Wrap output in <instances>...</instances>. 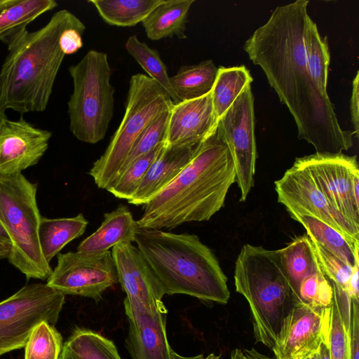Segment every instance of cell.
<instances>
[{
    "label": "cell",
    "instance_id": "12",
    "mask_svg": "<svg viewBox=\"0 0 359 359\" xmlns=\"http://www.w3.org/2000/svg\"><path fill=\"white\" fill-rule=\"evenodd\" d=\"M217 130L231 154L236 182L243 202L254 186L257 149L251 85L245 87L217 123Z\"/></svg>",
    "mask_w": 359,
    "mask_h": 359
},
{
    "label": "cell",
    "instance_id": "5",
    "mask_svg": "<svg viewBox=\"0 0 359 359\" xmlns=\"http://www.w3.org/2000/svg\"><path fill=\"white\" fill-rule=\"evenodd\" d=\"M234 285L250 306L254 337L272 349L284 318L299 302L278 250L244 245L236 261Z\"/></svg>",
    "mask_w": 359,
    "mask_h": 359
},
{
    "label": "cell",
    "instance_id": "15",
    "mask_svg": "<svg viewBox=\"0 0 359 359\" xmlns=\"http://www.w3.org/2000/svg\"><path fill=\"white\" fill-rule=\"evenodd\" d=\"M129 328L126 348L133 359H171L164 305L149 307L133 299H124Z\"/></svg>",
    "mask_w": 359,
    "mask_h": 359
},
{
    "label": "cell",
    "instance_id": "44",
    "mask_svg": "<svg viewBox=\"0 0 359 359\" xmlns=\"http://www.w3.org/2000/svg\"><path fill=\"white\" fill-rule=\"evenodd\" d=\"M11 251V244L2 241H0V260L8 258Z\"/></svg>",
    "mask_w": 359,
    "mask_h": 359
},
{
    "label": "cell",
    "instance_id": "46",
    "mask_svg": "<svg viewBox=\"0 0 359 359\" xmlns=\"http://www.w3.org/2000/svg\"><path fill=\"white\" fill-rule=\"evenodd\" d=\"M0 241H4L6 243H9L11 244L9 237H8L6 231L4 229L3 226L1 224V223H0Z\"/></svg>",
    "mask_w": 359,
    "mask_h": 359
},
{
    "label": "cell",
    "instance_id": "42",
    "mask_svg": "<svg viewBox=\"0 0 359 359\" xmlns=\"http://www.w3.org/2000/svg\"><path fill=\"white\" fill-rule=\"evenodd\" d=\"M171 359H220V357L215 353H210L207 356L200 354L194 356L187 357L181 355L172 350Z\"/></svg>",
    "mask_w": 359,
    "mask_h": 359
},
{
    "label": "cell",
    "instance_id": "39",
    "mask_svg": "<svg viewBox=\"0 0 359 359\" xmlns=\"http://www.w3.org/2000/svg\"><path fill=\"white\" fill-rule=\"evenodd\" d=\"M350 346L351 359H359V299L351 301Z\"/></svg>",
    "mask_w": 359,
    "mask_h": 359
},
{
    "label": "cell",
    "instance_id": "29",
    "mask_svg": "<svg viewBox=\"0 0 359 359\" xmlns=\"http://www.w3.org/2000/svg\"><path fill=\"white\" fill-rule=\"evenodd\" d=\"M253 81L244 65L218 67L217 77L211 90L215 116L218 120L228 110L245 87Z\"/></svg>",
    "mask_w": 359,
    "mask_h": 359
},
{
    "label": "cell",
    "instance_id": "28",
    "mask_svg": "<svg viewBox=\"0 0 359 359\" xmlns=\"http://www.w3.org/2000/svg\"><path fill=\"white\" fill-rule=\"evenodd\" d=\"M164 0H90L110 25L129 27L142 21Z\"/></svg>",
    "mask_w": 359,
    "mask_h": 359
},
{
    "label": "cell",
    "instance_id": "43",
    "mask_svg": "<svg viewBox=\"0 0 359 359\" xmlns=\"http://www.w3.org/2000/svg\"><path fill=\"white\" fill-rule=\"evenodd\" d=\"M318 359H331L329 341L323 342L318 350Z\"/></svg>",
    "mask_w": 359,
    "mask_h": 359
},
{
    "label": "cell",
    "instance_id": "3",
    "mask_svg": "<svg viewBox=\"0 0 359 359\" xmlns=\"http://www.w3.org/2000/svg\"><path fill=\"white\" fill-rule=\"evenodd\" d=\"M68 28L85 31V25L72 12L55 13L43 27L27 29L8 45L0 70V109L20 114L42 112L48 104L65 57L59 39Z\"/></svg>",
    "mask_w": 359,
    "mask_h": 359
},
{
    "label": "cell",
    "instance_id": "31",
    "mask_svg": "<svg viewBox=\"0 0 359 359\" xmlns=\"http://www.w3.org/2000/svg\"><path fill=\"white\" fill-rule=\"evenodd\" d=\"M125 47L149 77L168 93L172 102L175 104L180 102L171 86L167 67L158 51L151 48L145 42L140 41L136 35L128 38Z\"/></svg>",
    "mask_w": 359,
    "mask_h": 359
},
{
    "label": "cell",
    "instance_id": "32",
    "mask_svg": "<svg viewBox=\"0 0 359 359\" xmlns=\"http://www.w3.org/2000/svg\"><path fill=\"white\" fill-rule=\"evenodd\" d=\"M65 344L76 359H122L112 341L90 330H75Z\"/></svg>",
    "mask_w": 359,
    "mask_h": 359
},
{
    "label": "cell",
    "instance_id": "33",
    "mask_svg": "<svg viewBox=\"0 0 359 359\" xmlns=\"http://www.w3.org/2000/svg\"><path fill=\"white\" fill-rule=\"evenodd\" d=\"M164 145L163 142L150 152L137 158L107 190L116 198L129 201L135 194Z\"/></svg>",
    "mask_w": 359,
    "mask_h": 359
},
{
    "label": "cell",
    "instance_id": "25",
    "mask_svg": "<svg viewBox=\"0 0 359 359\" xmlns=\"http://www.w3.org/2000/svg\"><path fill=\"white\" fill-rule=\"evenodd\" d=\"M88 223L82 213L72 217L49 219L41 217L39 241L46 262L50 264L67 244L83 235Z\"/></svg>",
    "mask_w": 359,
    "mask_h": 359
},
{
    "label": "cell",
    "instance_id": "4",
    "mask_svg": "<svg viewBox=\"0 0 359 359\" xmlns=\"http://www.w3.org/2000/svg\"><path fill=\"white\" fill-rule=\"evenodd\" d=\"M135 242L164 294L228 302L227 278L213 252L196 235L138 229Z\"/></svg>",
    "mask_w": 359,
    "mask_h": 359
},
{
    "label": "cell",
    "instance_id": "6",
    "mask_svg": "<svg viewBox=\"0 0 359 359\" xmlns=\"http://www.w3.org/2000/svg\"><path fill=\"white\" fill-rule=\"evenodd\" d=\"M37 184L22 172L0 175V223L11 242L9 262L27 279L46 280L53 269L41 250Z\"/></svg>",
    "mask_w": 359,
    "mask_h": 359
},
{
    "label": "cell",
    "instance_id": "10",
    "mask_svg": "<svg viewBox=\"0 0 359 359\" xmlns=\"http://www.w3.org/2000/svg\"><path fill=\"white\" fill-rule=\"evenodd\" d=\"M332 205L359 228V166L356 156L317 153L297 158Z\"/></svg>",
    "mask_w": 359,
    "mask_h": 359
},
{
    "label": "cell",
    "instance_id": "38",
    "mask_svg": "<svg viewBox=\"0 0 359 359\" xmlns=\"http://www.w3.org/2000/svg\"><path fill=\"white\" fill-rule=\"evenodd\" d=\"M84 32L76 28H68L62 32L59 45L65 55L73 54L82 48V34Z\"/></svg>",
    "mask_w": 359,
    "mask_h": 359
},
{
    "label": "cell",
    "instance_id": "35",
    "mask_svg": "<svg viewBox=\"0 0 359 359\" xmlns=\"http://www.w3.org/2000/svg\"><path fill=\"white\" fill-rule=\"evenodd\" d=\"M169 113L170 110L161 114L138 136L117 177L137 158L147 154L158 144L164 142L169 120Z\"/></svg>",
    "mask_w": 359,
    "mask_h": 359
},
{
    "label": "cell",
    "instance_id": "36",
    "mask_svg": "<svg viewBox=\"0 0 359 359\" xmlns=\"http://www.w3.org/2000/svg\"><path fill=\"white\" fill-rule=\"evenodd\" d=\"M297 295L299 301L304 304L329 307L333 299V288L321 269L301 283Z\"/></svg>",
    "mask_w": 359,
    "mask_h": 359
},
{
    "label": "cell",
    "instance_id": "23",
    "mask_svg": "<svg viewBox=\"0 0 359 359\" xmlns=\"http://www.w3.org/2000/svg\"><path fill=\"white\" fill-rule=\"evenodd\" d=\"M290 217L306 229L309 238L334 256L354 267L359 264V243H355L322 220L304 213L291 212Z\"/></svg>",
    "mask_w": 359,
    "mask_h": 359
},
{
    "label": "cell",
    "instance_id": "1",
    "mask_svg": "<svg viewBox=\"0 0 359 359\" xmlns=\"http://www.w3.org/2000/svg\"><path fill=\"white\" fill-rule=\"evenodd\" d=\"M308 4L307 0H297L278 6L243 48L288 108L298 138L313 146L317 153H342L353 146L354 133L342 130L327 93L310 74L304 43Z\"/></svg>",
    "mask_w": 359,
    "mask_h": 359
},
{
    "label": "cell",
    "instance_id": "48",
    "mask_svg": "<svg viewBox=\"0 0 359 359\" xmlns=\"http://www.w3.org/2000/svg\"><path fill=\"white\" fill-rule=\"evenodd\" d=\"M6 118V116L4 114V112H3L1 109H0V124L2 123V121Z\"/></svg>",
    "mask_w": 359,
    "mask_h": 359
},
{
    "label": "cell",
    "instance_id": "2",
    "mask_svg": "<svg viewBox=\"0 0 359 359\" xmlns=\"http://www.w3.org/2000/svg\"><path fill=\"white\" fill-rule=\"evenodd\" d=\"M234 182L231 154L215 128L180 174L142 205L138 227L172 229L186 222L208 221L224 206Z\"/></svg>",
    "mask_w": 359,
    "mask_h": 359
},
{
    "label": "cell",
    "instance_id": "20",
    "mask_svg": "<svg viewBox=\"0 0 359 359\" xmlns=\"http://www.w3.org/2000/svg\"><path fill=\"white\" fill-rule=\"evenodd\" d=\"M139 227L128 208L119 204L111 212L104 215L98 229L77 247L82 252H102L115 245L135 242Z\"/></svg>",
    "mask_w": 359,
    "mask_h": 359
},
{
    "label": "cell",
    "instance_id": "19",
    "mask_svg": "<svg viewBox=\"0 0 359 359\" xmlns=\"http://www.w3.org/2000/svg\"><path fill=\"white\" fill-rule=\"evenodd\" d=\"M201 144L164 145L135 194L128 202L135 205L146 203L180 174L194 156Z\"/></svg>",
    "mask_w": 359,
    "mask_h": 359
},
{
    "label": "cell",
    "instance_id": "7",
    "mask_svg": "<svg viewBox=\"0 0 359 359\" xmlns=\"http://www.w3.org/2000/svg\"><path fill=\"white\" fill-rule=\"evenodd\" d=\"M69 72L74 86L67 103L70 131L77 140L95 144L104 137L114 114L107 55L90 50Z\"/></svg>",
    "mask_w": 359,
    "mask_h": 359
},
{
    "label": "cell",
    "instance_id": "40",
    "mask_svg": "<svg viewBox=\"0 0 359 359\" xmlns=\"http://www.w3.org/2000/svg\"><path fill=\"white\" fill-rule=\"evenodd\" d=\"M359 72L353 81L352 93L350 100V111L351 122L354 128L353 133L358 137L359 134V89H358Z\"/></svg>",
    "mask_w": 359,
    "mask_h": 359
},
{
    "label": "cell",
    "instance_id": "17",
    "mask_svg": "<svg viewBox=\"0 0 359 359\" xmlns=\"http://www.w3.org/2000/svg\"><path fill=\"white\" fill-rule=\"evenodd\" d=\"M111 252L126 297L149 307L163 305L162 287L139 249L123 243L114 246Z\"/></svg>",
    "mask_w": 359,
    "mask_h": 359
},
{
    "label": "cell",
    "instance_id": "22",
    "mask_svg": "<svg viewBox=\"0 0 359 359\" xmlns=\"http://www.w3.org/2000/svg\"><path fill=\"white\" fill-rule=\"evenodd\" d=\"M57 6L54 0H0V41L9 45L29 24Z\"/></svg>",
    "mask_w": 359,
    "mask_h": 359
},
{
    "label": "cell",
    "instance_id": "14",
    "mask_svg": "<svg viewBox=\"0 0 359 359\" xmlns=\"http://www.w3.org/2000/svg\"><path fill=\"white\" fill-rule=\"evenodd\" d=\"M330 321L331 306L296 303L271 349L276 359H303L318 351L323 342L329 341Z\"/></svg>",
    "mask_w": 359,
    "mask_h": 359
},
{
    "label": "cell",
    "instance_id": "24",
    "mask_svg": "<svg viewBox=\"0 0 359 359\" xmlns=\"http://www.w3.org/2000/svg\"><path fill=\"white\" fill-rule=\"evenodd\" d=\"M290 284L298 302V290L307 277L321 270L313 243L307 234L295 238L277 250Z\"/></svg>",
    "mask_w": 359,
    "mask_h": 359
},
{
    "label": "cell",
    "instance_id": "18",
    "mask_svg": "<svg viewBox=\"0 0 359 359\" xmlns=\"http://www.w3.org/2000/svg\"><path fill=\"white\" fill-rule=\"evenodd\" d=\"M211 91L198 98L173 104L164 144L171 145L199 144L215 130Z\"/></svg>",
    "mask_w": 359,
    "mask_h": 359
},
{
    "label": "cell",
    "instance_id": "34",
    "mask_svg": "<svg viewBox=\"0 0 359 359\" xmlns=\"http://www.w3.org/2000/svg\"><path fill=\"white\" fill-rule=\"evenodd\" d=\"M63 348L62 337L54 325L39 323L25 346V359H59Z\"/></svg>",
    "mask_w": 359,
    "mask_h": 359
},
{
    "label": "cell",
    "instance_id": "16",
    "mask_svg": "<svg viewBox=\"0 0 359 359\" xmlns=\"http://www.w3.org/2000/svg\"><path fill=\"white\" fill-rule=\"evenodd\" d=\"M51 132L22 117L0 124V175H13L38 163L48 148Z\"/></svg>",
    "mask_w": 359,
    "mask_h": 359
},
{
    "label": "cell",
    "instance_id": "41",
    "mask_svg": "<svg viewBox=\"0 0 359 359\" xmlns=\"http://www.w3.org/2000/svg\"><path fill=\"white\" fill-rule=\"evenodd\" d=\"M231 359H273L262 353H260L255 348L241 350L234 349L231 353Z\"/></svg>",
    "mask_w": 359,
    "mask_h": 359
},
{
    "label": "cell",
    "instance_id": "26",
    "mask_svg": "<svg viewBox=\"0 0 359 359\" xmlns=\"http://www.w3.org/2000/svg\"><path fill=\"white\" fill-rule=\"evenodd\" d=\"M330 283L333 288L329 336L330 358L351 359L350 339L352 299L344 290Z\"/></svg>",
    "mask_w": 359,
    "mask_h": 359
},
{
    "label": "cell",
    "instance_id": "21",
    "mask_svg": "<svg viewBox=\"0 0 359 359\" xmlns=\"http://www.w3.org/2000/svg\"><path fill=\"white\" fill-rule=\"evenodd\" d=\"M195 0H168L155 8L142 21L147 36L152 41L177 36L187 39L186 23Z\"/></svg>",
    "mask_w": 359,
    "mask_h": 359
},
{
    "label": "cell",
    "instance_id": "45",
    "mask_svg": "<svg viewBox=\"0 0 359 359\" xmlns=\"http://www.w3.org/2000/svg\"><path fill=\"white\" fill-rule=\"evenodd\" d=\"M59 359H76V358L72 354L68 347L65 344L63 346Z\"/></svg>",
    "mask_w": 359,
    "mask_h": 359
},
{
    "label": "cell",
    "instance_id": "9",
    "mask_svg": "<svg viewBox=\"0 0 359 359\" xmlns=\"http://www.w3.org/2000/svg\"><path fill=\"white\" fill-rule=\"evenodd\" d=\"M65 301V294L46 283H33L0 302V356L25 347L39 323L55 326Z\"/></svg>",
    "mask_w": 359,
    "mask_h": 359
},
{
    "label": "cell",
    "instance_id": "30",
    "mask_svg": "<svg viewBox=\"0 0 359 359\" xmlns=\"http://www.w3.org/2000/svg\"><path fill=\"white\" fill-rule=\"evenodd\" d=\"M304 43L310 74L320 90L327 93V70L330 55L327 38H321L316 24L310 16L305 25Z\"/></svg>",
    "mask_w": 359,
    "mask_h": 359
},
{
    "label": "cell",
    "instance_id": "37",
    "mask_svg": "<svg viewBox=\"0 0 359 359\" xmlns=\"http://www.w3.org/2000/svg\"><path fill=\"white\" fill-rule=\"evenodd\" d=\"M311 241L320 266L325 276L330 282L336 284L348 294L351 276L355 266L359 264H355L354 267H351L314 241L311 240Z\"/></svg>",
    "mask_w": 359,
    "mask_h": 359
},
{
    "label": "cell",
    "instance_id": "13",
    "mask_svg": "<svg viewBox=\"0 0 359 359\" xmlns=\"http://www.w3.org/2000/svg\"><path fill=\"white\" fill-rule=\"evenodd\" d=\"M278 201L288 213L311 215L355 243H359V228L348 221L329 201L309 172L293 163L283 177L275 181Z\"/></svg>",
    "mask_w": 359,
    "mask_h": 359
},
{
    "label": "cell",
    "instance_id": "8",
    "mask_svg": "<svg viewBox=\"0 0 359 359\" xmlns=\"http://www.w3.org/2000/svg\"><path fill=\"white\" fill-rule=\"evenodd\" d=\"M173 104L168 93L149 76L138 73L131 76L123 119L88 172L99 188L107 190L114 182L138 136Z\"/></svg>",
    "mask_w": 359,
    "mask_h": 359
},
{
    "label": "cell",
    "instance_id": "27",
    "mask_svg": "<svg viewBox=\"0 0 359 359\" xmlns=\"http://www.w3.org/2000/svg\"><path fill=\"white\" fill-rule=\"evenodd\" d=\"M217 72L218 67L212 60H204L196 65L181 66L170 77V81L180 102L193 100L212 90Z\"/></svg>",
    "mask_w": 359,
    "mask_h": 359
},
{
    "label": "cell",
    "instance_id": "47",
    "mask_svg": "<svg viewBox=\"0 0 359 359\" xmlns=\"http://www.w3.org/2000/svg\"><path fill=\"white\" fill-rule=\"evenodd\" d=\"M303 359H318V351L307 355L306 357L304 358Z\"/></svg>",
    "mask_w": 359,
    "mask_h": 359
},
{
    "label": "cell",
    "instance_id": "11",
    "mask_svg": "<svg viewBox=\"0 0 359 359\" xmlns=\"http://www.w3.org/2000/svg\"><path fill=\"white\" fill-rule=\"evenodd\" d=\"M57 263L46 284L63 294L99 302L103 293L118 283L111 252H68L57 255Z\"/></svg>",
    "mask_w": 359,
    "mask_h": 359
}]
</instances>
